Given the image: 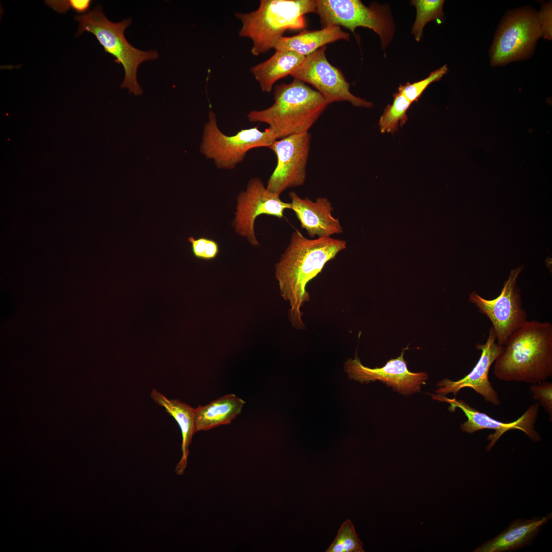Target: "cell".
Returning <instances> with one entry per match:
<instances>
[{
	"mask_svg": "<svg viewBox=\"0 0 552 552\" xmlns=\"http://www.w3.org/2000/svg\"><path fill=\"white\" fill-rule=\"evenodd\" d=\"M305 56L291 51H275L266 61L252 66L250 72L263 92L270 93L279 79L292 75L302 65Z\"/></svg>",
	"mask_w": 552,
	"mask_h": 552,
	"instance_id": "cell-18",
	"label": "cell"
},
{
	"mask_svg": "<svg viewBox=\"0 0 552 552\" xmlns=\"http://www.w3.org/2000/svg\"><path fill=\"white\" fill-rule=\"evenodd\" d=\"M476 349L481 351L479 359L472 370L466 376L457 381L445 378L437 383L439 388L435 392L438 395L445 396L452 393L456 396L463 388L470 387L480 395L486 401L494 406L500 405L497 392L494 389L489 378L490 367L501 352L503 346L498 343L494 330L491 327L486 342L484 344L477 343Z\"/></svg>",
	"mask_w": 552,
	"mask_h": 552,
	"instance_id": "cell-14",
	"label": "cell"
},
{
	"mask_svg": "<svg viewBox=\"0 0 552 552\" xmlns=\"http://www.w3.org/2000/svg\"><path fill=\"white\" fill-rule=\"evenodd\" d=\"M150 396L155 403L164 407L166 412L174 418L180 428L182 455L176 467L175 471L177 474L182 475L187 465L189 445L193 434L196 433L195 408L179 400L169 399L155 389H152Z\"/></svg>",
	"mask_w": 552,
	"mask_h": 552,
	"instance_id": "cell-21",
	"label": "cell"
},
{
	"mask_svg": "<svg viewBox=\"0 0 552 552\" xmlns=\"http://www.w3.org/2000/svg\"><path fill=\"white\" fill-rule=\"evenodd\" d=\"M349 34L336 26H328L318 30L306 31L290 37H282L275 51H291L307 56L326 44L339 40H348Z\"/></svg>",
	"mask_w": 552,
	"mask_h": 552,
	"instance_id": "cell-20",
	"label": "cell"
},
{
	"mask_svg": "<svg viewBox=\"0 0 552 552\" xmlns=\"http://www.w3.org/2000/svg\"><path fill=\"white\" fill-rule=\"evenodd\" d=\"M259 126L242 129L233 135H227L218 126L217 117L210 110L203 126L200 151L213 160L220 169L232 170L244 160L247 152L258 147H268L278 137L269 127L261 131Z\"/></svg>",
	"mask_w": 552,
	"mask_h": 552,
	"instance_id": "cell-6",
	"label": "cell"
},
{
	"mask_svg": "<svg viewBox=\"0 0 552 552\" xmlns=\"http://www.w3.org/2000/svg\"><path fill=\"white\" fill-rule=\"evenodd\" d=\"M75 19L79 24L76 36L85 31L93 33L105 51L113 56L116 62L122 64L125 77L121 88H127L135 95L142 94L143 91L137 80L139 66L144 61L157 59L159 55L156 50H140L127 41L124 32L130 25L131 19L112 22L105 16L102 7L98 6L87 13L76 16Z\"/></svg>",
	"mask_w": 552,
	"mask_h": 552,
	"instance_id": "cell-5",
	"label": "cell"
},
{
	"mask_svg": "<svg viewBox=\"0 0 552 552\" xmlns=\"http://www.w3.org/2000/svg\"><path fill=\"white\" fill-rule=\"evenodd\" d=\"M404 350L400 356L388 360L382 367L371 369L363 365L357 356L349 359L344 368L350 378L361 383L379 380L399 393L409 395L420 390L428 378L425 372L412 373L404 359Z\"/></svg>",
	"mask_w": 552,
	"mask_h": 552,
	"instance_id": "cell-15",
	"label": "cell"
},
{
	"mask_svg": "<svg viewBox=\"0 0 552 552\" xmlns=\"http://www.w3.org/2000/svg\"><path fill=\"white\" fill-rule=\"evenodd\" d=\"M245 402L235 394H227L207 405L195 408L196 432L230 424L239 415Z\"/></svg>",
	"mask_w": 552,
	"mask_h": 552,
	"instance_id": "cell-19",
	"label": "cell"
},
{
	"mask_svg": "<svg viewBox=\"0 0 552 552\" xmlns=\"http://www.w3.org/2000/svg\"><path fill=\"white\" fill-rule=\"evenodd\" d=\"M433 398L448 403L450 404L448 409L450 411H453L457 408L463 411L467 418V420L461 424L463 432L473 433L485 429L494 430V432L489 435L487 439V441H490L486 447L488 451H490L500 438L510 430H519L534 442H539L541 440L540 435L535 427L539 411L540 405L538 403L529 406L525 412L515 421L505 423L495 420L486 413L478 411L462 400H457L455 398L450 399L440 395H433Z\"/></svg>",
	"mask_w": 552,
	"mask_h": 552,
	"instance_id": "cell-13",
	"label": "cell"
},
{
	"mask_svg": "<svg viewBox=\"0 0 552 552\" xmlns=\"http://www.w3.org/2000/svg\"><path fill=\"white\" fill-rule=\"evenodd\" d=\"M208 238L200 237L197 239L191 236L188 241L191 244L192 251L194 256L198 259H203L204 250Z\"/></svg>",
	"mask_w": 552,
	"mask_h": 552,
	"instance_id": "cell-29",
	"label": "cell"
},
{
	"mask_svg": "<svg viewBox=\"0 0 552 552\" xmlns=\"http://www.w3.org/2000/svg\"><path fill=\"white\" fill-rule=\"evenodd\" d=\"M448 72V67L445 64L441 68L433 71L426 78L412 83L400 85L398 92L403 94L411 103L418 101L423 92L431 83L440 80Z\"/></svg>",
	"mask_w": 552,
	"mask_h": 552,
	"instance_id": "cell-25",
	"label": "cell"
},
{
	"mask_svg": "<svg viewBox=\"0 0 552 552\" xmlns=\"http://www.w3.org/2000/svg\"><path fill=\"white\" fill-rule=\"evenodd\" d=\"M412 103L401 93L394 95L392 104L388 105L381 115L379 126L381 133H394L407 121L406 112Z\"/></svg>",
	"mask_w": 552,
	"mask_h": 552,
	"instance_id": "cell-22",
	"label": "cell"
},
{
	"mask_svg": "<svg viewBox=\"0 0 552 552\" xmlns=\"http://www.w3.org/2000/svg\"><path fill=\"white\" fill-rule=\"evenodd\" d=\"M499 380L535 384L552 376V324L526 320L509 338L494 362Z\"/></svg>",
	"mask_w": 552,
	"mask_h": 552,
	"instance_id": "cell-2",
	"label": "cell"
},
{
	"mask_svg": "<svg viewBox=\"0 0 552 552\" xmlns=\"http://www.w3.org/2000/svg\"><path fill=\"white\" fill-rule=\"evenodd\" d=\"M219 245L215 241L208 239L203 256L204 260H211L217 257L219 253Z\"/></svg>",
	"mask_w": 552,
	"mask_h": 552,
	"instance_id": "cell-30",
	"label": "cell"
},
{
	"mask_svg": "<svg viewBox=\"0 0 552 552\" xmlns=\"http://www.w3.org/2000/svg\"><path fill=\"white\" fill-rule=\"evenodd\" d=\"M326 49L327 46H324L306 56L302 65L292 76L313 85L328 104L347 101L356 107H372V102L351 93L350 84L341 71L327 60L325 54Z\"/></svg>",
	"mask_w": 552,
	"mask_h": 552,
	"instance_id": "cell-11",
	"label": "cell"
},
{
	"mask_svg": "<svg viewBox=\"0 0 552 552\" xmlns=\"http://www.w3.org/2000/svg\"><path fill=\"white\" fill-rule=\"evenodd\" d=\"M542 36L537 14L526 9L507 16L496 35L491 51L493 65L507 64L525 58Z\"/></svg>",
	"mask_w": 552,
	"mask_h": 552,
	"instance_id": "cell-9",
	"label": "cell"
},
{
	"mask_svg": "<svg viewBox=\"0 0 552 552\" xmlns=\"http://www.w3.org/2000/svg\"><path fill=\"white\" fill-rule=\"evenodd\" d=\"M286 209H290V203L269 192L261 179L253 177L246 189L237 195L232 226L238 235L246 238L251 245L258 246L259 243L255 232L256 218L263 214L281 218Z\"/></svg>",
	"mask_w": 552,
	"mask_h": 552,
	"instance_id": "cell-12",
	"label": "cell"
},
{
	"mask_svg": "<svg viewBox=\"0 0 552 552\" xmlns=\"http://www.w3.org/2000/svg\"><path fill=\"white\" fill-rule=\"evenodd\" d=\"M523 266L511 270L499 295L491 300L482 297L475 291L469 296V302L474 305L479 312L491 321L498 343L504 346L510 336L527 319L523 307L517 278Z\"/></svg>",
	"mask_w": 552,
	"mask_h": 552,
	"instance_id": "cell-8",
	"label": "cell"
},
{
	"mask_svg": "<svg viewBox=\"0 0 552 552\" xmlns=\"http://www.w3.org/2000/svg\"><path fill=\"white\" fill-rule=\"evenodd\" d=\"M315 7V0H261L256 10L235 13L242 24L239 35L251 40V52L258 56L274 49L286 30L304 29V15Z\"/></svg>",
	"mask_w": 552,
	"mask_h": 552,
	"instance_id": "cell-4",
	"label": "cell"
},
{
	"mask_svg": "<svg viewBox=\"0 0 552 552\" xmlns=\"http://www.w3.org/2000/svg\"><path fill=\"white\" fill-rule=\"evenodd\" d=\"M533 398L539 402L540 405L543 407L548 414L549 420L552 421V383L548 381H542L532 384L530 387Z\"/></svg>",
	"mask_w": 552,
	"mask_h": 552,
	"instance_id": "cell-26",
	"label": "cell"
},
{
	"mask_svg": "<svg viewBox=\"0 0 552 552\" xmlns=\"http://www.w3.org/2000/svg\"><path fill=\"white\" fill-rule=\"evenodd\" d=\"M362 546L353 523L348 519L341 524L334 540L325 551L364 552Z\"/></svg>",
	"mask_w": 552,
	"mask_h": 552,
	"instance_id": "cell-24",
	"label": "cell"
},
{
	"mask_svg": "<svg viewBox=\"0 0 552 552\" xmlns=\"http://www.w3.org/2000/svg\"><path fill=\"white\" fill-rule=\"evenodd\" d=\"M45 4L60 13H65L70 9L74 10L77 13H85L89 12L91 4L90 0H48L45 1Z\"/></svg>",
	"mask_w": 552,
	"mask_h": 552,
	"instance_id": "cell-27",
	"label": "cell"
},
{
	"mask_svg": "<svg viewBox=\"0 0 552 552\" xmlns=\"http://www.w3.org/2000/svg\"><path fill=\"white\" fill-rule=\"evenodd\" d=\"M552 518V513L532 519L518 518L496 537L484 542L474 552H505L531 545L542 527Z\"/></svg>",
	"mask_w": 552,
	"mask_h": 552,
	"instance_id": "cell-17",
	"label": "cell"
},
{
	"mask_svg": "<svg viewBox=\"0 0 552 552\" xmlns=\"http://www.w3.org/2000/svg\"><path fill=\"white\" fill-rule=\"evenodd\" d=\"M346 247L343 240L331 237L309 239L298 229L292 233L275 266V274L281 295L289 303V318L294 328H306L301 308L310 300L306 289L308 283Z\"/></svg>",
	"mask_w": 552,
	"mask_h": 552,
	"instance_id": "cell-1",
	"label": "cell"
},
{
	"mask_svg": "<svg viewBox=\"0 0 552 552\" xmlns=\"http://www.w3.org/2000/svg\"><path fill=\"white\" fill-rule=\"evenodd\" d=\"M314 13L321 26H342L355 34V29H370L380 37L383 50L390 42L395 32L389 7L377 3L370 6L359 0H315Z\"/></svg>",
	"mask_w": 552,
	"mask_h": 552,
	"instance_id": "cell-7",
	"label": "cell"
},
{
	"mask_svg": "<svg viewBox=\"0 0 552 552\" xmlns=\"http://www.w3.org/2000/svg\"><path fill=\"white\" fill-rule=\"evenodd\" d=\"M273 99L270 107L250 111L247 117L250 122L268 125L278 140L308 132L329 105L318 91L295 78L275 86Z\"/></svg>",
	"mask_w": 552,
	"mask_h": 552,
	"instance_id": "cell-3",
	"label": "cell"
},
{
	"mask_svg": "<svg viewBox=\"0 0 552 552\" xmlns=\"http://www.w3.org/2000/svg\"><path fill=\"white\" fill-rule=\"evenodd\" d=\"M417 11L415 21L412 27V33L417 41H420L425 25L431 20L442 18L444 1L413 0L410 1Z\"/></svg>",
	"mask_w": 552,
	"mask_h": 552,
	"instance_id": "cell-23",
	"label": "cell"
},
{
	"mask_svg": "<svg viewBox=\"0 0 552 552\" xmlns=\"http://www.w3.org/2000/svg\"><path fill=\"white\" fill-rule=\"evenodd\" d=\"M311 140L310 133L306 132L277 140L268 147L277 158L266 186L269 192L280 196L286 189L304 185Z\"/></svg>",
	"mask_w": 552,
	"mask_h": 552,
	"instance_id": "cell-10",
	"label": "cell"
},
{
	"mask_svg": "<svg viewBox=\"0 0 552 552\" xmlns=\"http://www.w3.org/2000/svg\"><path fill=\"white\" fill-rule=\"evenodd\" d=\"M538 19L541 29L542 36L549 40L551 39V4L550 3L545 4L539 14Z\"/></svg>",
	"mask_w": 552,
	"mask_h": 552,
	"instance_id": "cell-28",
	"label": "cell"
},
{
	"mask_svg": "<svg viewBox=\"0 0 552 552\" xmlns=\"http://www.w3.org/2000/svg\"><path fill=\"white\" fill-rule=\"evenodd\" d=\"M290 209L292 210L311 238L330 237L342 233L343 228L338 218L332 215L333 208L326 197H318L315 201L306 197L301 198L296 193L291 192Z\"/></svg>",
	"mask_w": 552,
	"mask_h": 552,
	"instance_id": "cell-16",
	"label": "cell"
}]
</instances>
